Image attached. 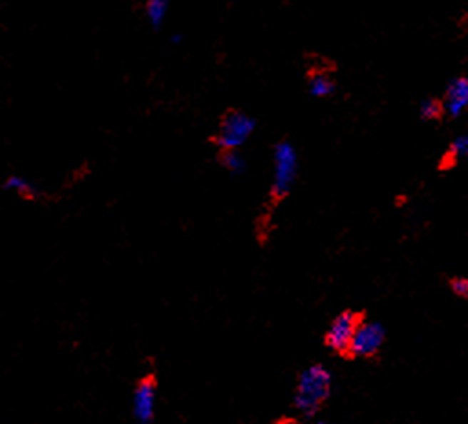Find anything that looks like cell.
<instances>
[{
    "mask_svg": "<svg viewBox=\"0 0 468 424\" xmlns=\"http://www.w3.org/2000/svg\"><path fill=\"white\" fill-rule=\"evenodd\" d=\"M386 342V329L380 322H370L364 318L351 338L346 360L375 358Z\"/></svg>",
    "mask_w": 468,
    "mask_h": 424,
    "instance_id": "obj_5",
    "label": "cell"
},
{
    "mask_svg": "<svg viewBox=\"0 0 468 424\" xmlns=\"http://www.w3.org/2000/svg\"><path fill=\"white\" fill-rule=\"evenodd\" d=\"M444 117L448 119H457L463 116L468 104V79L464 75H459L456 79H452L447 86L443 99Z\"/></svg>",
    "mask_w": 468,
    "mask_h": 424,
    "instance_id": "obj_8",
    "label": "cell"
},
{
    "mask_svg": "<svg viewBox=\"0 0 468 424\" xmlns=\"http://www.w3.org/2000/svg\"><path fill=\"white\" fill-rule=\"evenodd\" d=\"M138 4L154 28H158L163 22L168 9V0H138Z\"/></svg>",
    "mask_w": 468,
    "mask_h": 424,
    "instance_id": "obj_11",
    "label": "cell"
},
{
    "mask_svg": "<svg viewBox=\"0 0 468 424\" xmlns=\"http://www.w3.org/2000/svg\"><path fill=\"white\" fill-rule=\"evenodd\" d=\"M298 176L297 148L289 141L276 143L273 152V181L269 191L268 207L275 208L291 194V188Z\"/></svg>",
    "mask_w": 468,
    "mask_h": 424,
    "instance_id": "obj_2",
    "label": "cell"
},
{
    "mask_svg": "<svg viewBox=\"0 0 468 424\" xmlns=\"http://www.w3.org/2000/svg\"><path fill=\"white\" fill-rule=\"evenodd\" d=\"M255 119L238 108H229L218 123V130L210 138V143L218 150L242 148L255 132Z\"/></svg>",
    "mask_w": 468,
    "mask_h": 424,
    "instance_id": "obj_3",
    "label": "cell"
},
{
    "mask_svg": "<svg viewBox=\"0 0 468 424\" xmlns=\"http://www.w3.org/2000/svg\"><path fill=\"white\" fill-rule=\"evenodd\" d=\"M448 287H450L452 295H456L457 298L464 300L468 296V280L464 276H452L448 280Z\"/></svg>",
    "mask_w": 468,
    "mask_h": 424,
    "instance_id": "obj_14",
    "label": "cell"
},
{
    "mask_svg": "<svg viewBox=\"0 0 468 424\" xmlns=\"http://www.w3.org/2000/svg\"><path fill=\"white\" fill-rule=\"evenodd\" d=\"M4 188L11 194L19 196V198H24V200H35L41 192H39V187L34 183V181H29L28 178L19 174H11L6 178L4 181Z\"/></svg>",
    "mask_w": 468,
    "mask_h": 424,
    "instance_id": "obj_9",
    "label": "cell"
},
{
    "mask_svg": "<svg viewBox=\"0 0 468 424\" xmlns=\"http://www.w3.org/2000/svg\"><path fill=\"white\" fill-rule=\"evenodd\" d=\"M467 152L468 138L467 136H459V138H456L448 145L447 152H444V156L441 158V161H439V168H441V171H448L452 166H456L457 163L467 156Z\"/></svg>",
    "mask_w": 468,
    "mask_h": 424,
    "instance_id": "obj_10",
    "label": "cell"
},
{
    "mask_svg": "<svg viewBox=\"0 0 468 424\" xmlns=\"http://www.w3.org/2000/svg\"><path fill=\"white\" fill-rule=\"evenodd\" d=\"M218 161L225 171L233 172V174H240L245 168V159L242 158L240 150H218Z\"/></svg>",
    "mask_w": 468,
    "mask_h": 424,
    "instance_id": "obj_12",
    "label": "cell"
},
{
    "mask_svg": "<svg viewBox=\"0 0 468 424\" xmlns=\"http://www.w3.org/2000/svg\"><path fill=\"white\" fill-rule=\"evenodd\" d=\"M364 318H366V315L362 311H353V309H346V311L335 316L326 335H324V345L333 355H339L340 358H347L351 338H353L357 328Z\"/></svg>",
    "mask_w": 468,
    "mask_h": 424,
    "instance_id": "obj_4",
    "label": "cell"
},
{
    "mask_svg": "<svg viewBox=\"0 0 468 424\" xmlns=\"http://www.w3.org/2000/svg\"><path fill=\"white\" fill-rule=\"evenodd\" d=\"M419 116L424 121H441L444 117L443 101L437 99V97L422 101L421 106H419Z\"/></svg>",
    "mask_w": 468,
    "mask_h": 424,
    "instance_id": "obj_13",
    "label": "cell"
},
{
    "mask_svg": "<svg viewBox=\"0 0 468 424\" xmlns=\"http://www.w3.org/2000/svg\"><path fill=\"white\" fill-rule=\"evenodd\" d=\"M156 400H158V377L156 373H145L134 388V400H132V413L134 419L143 424L154 420Z\"/></svg>",
    "mask_w": 468,
    "mask_h": 424,
    "instance_id": "obj_6",
    "label": "cell"
},
{
    "mask_svg": "<svg viewBox=\"0 0 468 424\" xmlns=\"http://www.w3.org/2000/svg\"><path fill=\"white\" fill-rule=\"evenodd\" d=\"M307 90L317 99H327L337 90L335 68L327 66L326 59H320L318 64H310L307 68Z\"/></svg>",
    "mask_w": 468,
    "mask_h": 424,
    "instance_id": "obj_7",
    "label": "cell"
},
{
    "mask_svg": "<svg viewBox=\"0 0 468 424\" xmlns=\"http://www.w3.org/2000/svg\"><path fill=\"white\" fill-rule=\"evenodd\" d=\"M333 377L322 364H313L300 371L292 397V406L304 419H315L331 395Z\"/></svg>",
    "mask_w": 468,
    "mask_h": 424,
    "instance_id": "obj_1",
    "label": "cell"
}]
</instances>
